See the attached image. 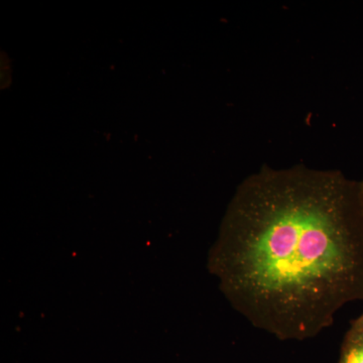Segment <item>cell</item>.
Here are the masks:
<instances>
[{
	"instance_id": "cell-2",
	"label": "cell",
	"mask_w": 363,
	"mask_h": 363,
	"mask_svg": "<svg viewBox=\"0 0 363 363\" xmlns=\"http://www.w3.org/2000/svg\"><path fill=\"white\" fill-rule=\"evenodd\" d=\"M338 363H363V331L348 330L341 346Z\"/></svg>"
},
{
	"instance_id": "cell-3",
	"label": "cell",
	"mask_w": 363,
	"mask_h": 363,
	"mask_svg": "<svg viewBox=\"0 0 363 363\" xmlns=\"http://www.w3.org/2000/svg\"><path fill=\"white\" fill-rule=\"evenodd\" d=\"M350 329L351 330L363 331V314L352 321Z\"/></svg>"
},
{
	"instance_id": "cell-1",
	"label": "cell",
	"mask_w": 363,
	"mask_h": 363,
	"mask_svg": "<svg viewBox=\"0 0 363 363\" xmlns=\"http://www.w3.org/2000/svg\"><path fill=\"white\" fill-rule=\"evenodd\" d=\"M214 267L253 327L281 341L316 337L363 301L362 181L262 166L234 197Z\"/></svg>"
},
{
	"instance_id": "cell-4",
	"label": "cell",
	"mask_w": 363,
	"mask_h": 363,
	"mask_svg": "<svg viewBox=\"0 0 363 363\" xmlns=\"http://www.w3.org/2000/svg\"><path fill=\"white\" fill-rule=\"evenodd\" d=\"M362 185H363V180H362Z\"/></svg>"
}]
</instances>
